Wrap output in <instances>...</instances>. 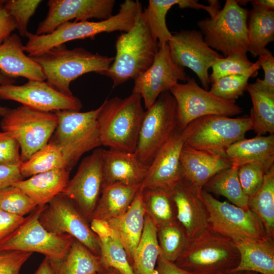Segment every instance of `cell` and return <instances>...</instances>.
Instances as JSON below:
<instances>
[{
    "label": "cell",
    "mask_w": 274,
    "mask_h": 274,
    "mask_svg": "<svg viewBox=\"0 0 274 274\" xmlns=\"http://www.w3.org/2000/svg\"><path fill=\"white\" fill-rule=\"evenodd\" d=\"M139 1L125 0L120 6L118 13L110 18L97 22L84 21L65 22L53 32L38 35L28 32V41L23 50L30 57L40 56L51 49L75 40L90 38L102 32L128 31L142 13Z\"/></svg>",
    "instance_id": "1"
},
{
    "label": "cell",
    "mask_w": 274,
    "mask_h": 274,
    "mask_svg": "<svg viewBox=\"0 0 274 274\" xmlns=\"http://www.w3.org/2000/svg\"><path fill=\"white\" fill-rule=\"evenodd\" d=\"M136 93L106 99L100 106L97 128L101 146L129 153L136 150L145 111Z\"/></svg>",
    "instance_id": "2"
},
{
    "label": "cell",
    "mask_w": 274,
    "mask_h": 274,
    "mask_svg": "<svg viewBox=\"0 0 274 274\" xmlns=\"http://www.w3.org/2000/svg\"><path fill=\"white\" fill-rule=\"evenodd\" d=\"M40 64L48 82L58 91L73 95L71 83L90 72L100 75L108 70L114 57L92 53L82 47L68 49L65 44L31 57Z\"/></svg>",
    "instance_id": "3"
},
{
    "label": "cell",
    "mask_w": 274,
    "mask_h": 274,
    "mask_svg": "<svg viewBox=\"0 0 274 274\" xmlns=\"http://www.w3.org/2000/svg\"><path fill=\"white\" fill-rule=\"evenodd\" d=\"M239 260V252L231 239L207 228L188 240L174 263L190 274H228Z\"/></svg>",
    "instance_id": "4"
},
{
    "label": "cell",
    "mask_w": 274,
    "mask_h": 274,
    "mask_svg": "<svg viewBox=\"0 0 274 274\" xmlns=\"http://www.w3.org/2000/svg\"><path fill=\"white\" fill-rule=\"evenodd\" d=\"M115 47L113 61L102 75L111 79L114 87L134 80L146 71L158 51V41L151 33L142 13L132 27L118 37Z\"/></svg>",
    "instance_id": "5"
},
{
    "label": "cell",
    "mask_w": 274,
    "mask_h": 274,
    "mask_svg": "<svg viewBox=\"0 0 274 274\" xmlns=\"http://www.w3.org/2000/svg\"><path fill=\"white\" fill-rule=\"evenodd\" d=\"M249 11L238 1L227 0L222 10L212 18L198 21L206 43L226 57L233 54L247 55Z\"/></svg>",
    "instance_id": "6"
},
{
    "label": "cell",
    "mask_w": 274,
    "mask_h": 274,
    "mask_svg": "<svg viewBox=\"0 0 274 274\" xmlns=\"http://www.w3.org/2000/svg\"><path fill=\"white\" fill-rule=\"evenodd\" d=\"M100 107L80 112L70 110L55 112L57 127L50 141L60 150L70 172L85 152L101 146L97 128Z\"/></svg>",
    "instance_id": "7"
},
{
    "label": "cell",
    "mask_w": 274,
    "mask_h": 274,
    "mask_svg": "<svg viewBox=\"0 0 274 274\" xmlns=\"http://www.w3.org/2000/svg\"><path fill=\"white\" fill-rule=\"evenodd\" d=\"M2 117V129L18 142L22 162L49 142L58 123L55 112L42 111L24 105L9 109Z\"/></svg>",
    "instance_id": "8"
},
{
    "label": "cell",
    "mask_w": 274,
    "mask_h": 274,
    "mask_svg": "<svg viewBox=\"0 0 274 274\" xmlns=\"http://www.w3.org/2000/svg\"><path fill=\"white\" fill-rule=\"evenodd\" d=\"M189 124L190 132L184 146L224 157L231 145L245 138L246 133L253 129L250 117L209 115Z\"/></svg>",
    "instance_id": "9"
},
{
    "label": "cell",
    "mask_w": 274,
    "mask_h": 274,
    "mask_svg": "<svg viewBox=\"0 0 274 274\" xmlns=\"http://www.w3.org/2000/svg\"><path fill=\"white\" fill-rule=\"evenodd\" d=\"M177 128L176 101L166 91L145 111L135 152L140 161L149 166Z\"/></svg>",
    "instance_id": "10"
},
{
    "label": "cell",
    "mask_w": 274,
    "mask_h": 274,
    "mask_svg": "<svg viewBox=\"0 0 274 274\" xmlns=\"http://www.w3.org/2000/svg\"><path fill=\"white\" fill-rule=\"evenodd\" d=\"M44 206H38L20 226L1 240L0 250L37 252L49 259L62 257L75 238L67 234L50 232L42 226L39 218Z\"/></svg>",
    "instance_id": "11"
},
{
    "label": "cell",
    "mask_w": 274,
    "mask_h": 274,
    "mask_svg": "<svg viewBox=\"0 0 274 274\" xmlns=\"http://www.w3.org/2000/svg\"><path fill=\"white\" fill-rule=\"evenodd\" d=\"M201 194L207 212L209 230L233 242L246 238H269L260 220L250 209L221 201L203 189Z\"/></svg>",
    "instance_id": "12"
},
{
    "label": "cell",
    "mask_w": 274,
    "mask_h": 274,
    "mask_svg": "<svg viewBox=\"0 0 274 274\" xmlns=\"http://www.w3.org/2000/svg\"><path fill=\"white\" fill-rule=\"evenodd\" d=\"M186 83H178L169 89L177 103V128L183 129L193 121L209 115L232 116L243 109L235 100H228L200 87L190 76Z\"/></svg>",
    "instance_id": "13"
},
{
    "label": "cell",
    "mask_w": 274,
    "mask_h": 274,
    "mask_svg": "<svg viewBox=\"0 0 274 274\" xmlns=\"http://www.w3.org/2000/svg\"><path fill=\"white\" fill-rule=\"evenodd\" d=\"M48 231L73 236L96 255L100 253L99 241L88 220L74 203L60 193L42 210L39 218Z\"/></svg>",
    "instance_id": "14"
},
{
    "label": "cell",
    "mask_w": 274,
    "mask_h": 274,
    "mask_svg": "<svg viewBox=\"0 0 274 274\" xmlns=\"http://www.w3.org/2000/svg\"><path fill=\"white\" fill-rule=\"evenodd\" d=\"M167 45L173 60L195 73L203 89L207 90L211 83L209 69L217 59L223 56L206 43L200 31L194 29L172 33Z\"/></svg>",
    "instance_id": "15"
},
{
    "label": "cell",
    "mask_w": 274,
    "mask_h": 274,
    "mask_svg": "<svg viewBox=\"0 0 274 274\" xmlns=\"http://www.w3.org/2000/svg\"><path fill=\"white\" fill-rule=\"evenodd\" d=\"M189 77L184 67L173 60L166 43L159 46L149 67L134 79L132 93L141 96L147 110L162 93L169 90L179 81H186Z\"/></svg>",
    "instance_id": "16"
},
{
    "label": "cell",
    "mask_w": 274,
    "mask_h": 274,
    "mask_svg": "<svg viewBox=\"0 0 274 274\" xmlns=\"http://www.w3.org/2000/svg\"><path fill=\"white\" fill-rule=\"evenodd\" d=\"M102 149L97 148L81 162L78 170L61 193L71 200L90 221L103 184Z\"/></svg>",
    "instance_id": "17"
},
{
    "label": "cell",
    "mask_w": 274,
    "mask_h": 274,
    "mask_svg": "<svg viewBox=\"0 0 274 274\" xmlns=\"http://www.w3.org/2000/svg\"><path fill=\"white\" fill-rule=\"evenodd\" d=\"M0 98L16 101L22 105L48 112L80 111L82 108L78 98L64 94L43 81L28 80L22 85H1Z\"/></svg>",
    "instance_id": "18"
},
{
    "label": "cell",
    "mask_w": 274,
    "mask_h": 274,
    "mask_svg": "<svg viewBox=\"0 0 274 274\" xmlns=\"http://www.w3.org/2000/svg\"><path fill=\"white\" fill-rule=\"evenodd\" d=\"M190 125L177 128L158 151L149 167L140 189H160L170 191L182 179L180 158L190 132Z\"/></svg>",
    "instance_id": "19"
},
{
    "label": "cell",
    "mask_w": 274,
    "mask_h": 274,
    "mask_svg": "<svg viewBox=\"0 0 274 274\" xmlns=\"http://www.w3.org/2000/svg\"><path fill=\"white\" fill-rule=\"evenodd\" d=\"M115 3L114 0H49L47 15L39 24L36 34L50 33L73 19L75 21L91 18L107 19L113 16Z\"/></svg>",
    "instance_id": "20"
},
{
    "label": "cell",
    "mask_w": 274,
    "mask_h": 274,
    "mask_svg": "<svg viewBox=\"0 0 274 274\" xmlns=\"http://www.w3.org/2000/svg\"><path fill=\"white\" fill-rule=\"evenodd\" d=\"M202 190L182 178L170 191L176 207L177 220L184 228L189 239L208 228V215L201 197Z\"/></svg>",
    "instance_id": "21"
},
{
    "label": "cell",
    "mask_w": 274,
    "mask_h": 274,
    "mask_svg": "<svg viewBox=\"0 0 274 274\" xmlns=\"http://www.w3.org/2000/svg\"><path fill=\"white\" fill-rule=\"evenodd\" d=\"M149 167L140 161L135 153L102 149V185L120 183L128 186L141 185Z\"/></svg>",
    "instance_id": "22"
},
{
    "label": "cell",
    "mask_w": 274,
    "mask_h": 274,
    "mask_svg": "<svg viewBox=\"0 0 274 274\" xmlns=\"http://www.w3.org/2000/svg\"><path fill=\"white\" fill-rule=\"evenodd\" d=\"M180 162L182 178L200 190L216 174L231 166L224 157L185 146Z\"/></svg>",
    "instance_id": "23"
},
{
    "label": "cell",
    "mask_w": 274,
    "mask_h": 274,
    "mask_svg": "<svg viewBox=\"0 0 274 274\" xmlns=\"http://www.w3.org/2000/svg\"><path fill=\"white\" fill-rule=\"evenodd\" d=\"M145 217L143 192L140 189L124 214L106 222L126 250L131 264L142 235Z\"/></svg>",
    "instance_id": "24"
},
{
    "label": "cell",
    "mask_w": 274,
    "mask_h": 274,
    "mask_svg": "<svg viewBox=\"0 0 274 274\" xmlns=\"http://www.w3.org/2000/svg\"><path fill=\"white\" fill-rule=\"evenodd\" d=\"M19 35L12 33L0 44V71L15 78L24 77L28 80H46L42 67L27 55Z\"/></svg>",
    "instance_id": "25"
},
{
    "label": "cell",
    "mask_w": 274,
    "mask_h": 274,
    "mask_svg": "<svg viewBox=\"0 0 274 274\" xmlns=\"http://www.w3.org/2000/svg\"><path fill=\"white\" fill-rule=\"evenodd\" d=\"M224 158L231 166L237 168L252 162L270 167L274 164V135H257L238 140L226 150Z\"/></svg>",
    "instance_id": "26"
},
{
    "label": "cell",
    "mask_w": 274,
    "mask_h": 274,
    "mask_svg": "<svg viewBox=\"0 0 274 274\" xmlns=\"http://www.w3.org/2000/svg\"><path fill=\"white\" fill-rule=\"evenodd\" d=\"M233 242L239 252L240 260L233 272L274 274L273 239L246 238Z\"/></svg>",
    "instance_id": "27"
},
{
    "label": "cell",
    "mask_w": 274,
    "mask_h": 274,
    "mask_svg": "<svg viewBox=\"0 0 274 274\" xmlns=\"http://www.w3.org/2000/svg\"><path fill=\"white\" fill-rule=\"evenodd\" d=\"M70 172L65 168L54 169L33 175L12 185L21 189L37 206H44L62 192L69 180Z\"/></svg>",
    "instance_id": "28"
},
{
    "label": "cell",
    "mask_w": 274,
    "mask_h": 274,
    "mask_svg": "<svg viewBox=\"0 0 274 274\" xmlns=\"http://www.w3.org/2000/svg\"><path fill=\"white\" fill-rule=\"evenodd\" d=\"M141 185L120 183L103 184L100 197L90 220L107 222L124 214L129 208Z\"/></svg>",
    "instance_id": "29"
},
{
    "label": "cell",
    "mask_w": 274,
    "mask_h": 274,
    "mask_svg": "<svg viewBox=\"0 0 274 274\" xmlns=\"http://www.w3.org/2000/svg\"><path fill=\"white\" fill-rule=\"evenodd\" d=\"M90 226L98 238L99 256L103 269L113 268L122 274H134L126 250L107 223L94 219L90 221Z\"/></svg>",
    "instance_id": "30"
},
{
    "label": "cell",
    "mask_w": 274,
    "mask_h": 274,
    "mask_svg": "<svg viewBox=\"0 0 274 274\" xmlns=\"http://www.w3.org/2000/svg\"><path fill=\"white\" fill-rule=\"evenodd\" d=\"M49 261L56 274H96L104 270L99 256L76 239L62 257Z\"/></svg>",
    "instance_id": "31"
},
{
    "label": "cell",
    "mask_w": 274,
    "mask_h": 274,
    "mask_svg": "<svg viewBox=\"0 0 274 274\" xmlns=\"http://www.w3.org/2000/svg\"><path fill=\"white\" fill-rule=\"evenodd\" d=\"M247 90L250 94L253 106L250 118L252 130L258 135L274 133V93L262 87L256 82L248 84Z\"/></svg>",
    "instance_id": "32"
},
{
    "label": "cell",
    "mask_w": 274,
    "mask_h": 274,
    "mask_svg": "<svg viewBox=\"0 0 274 274\" xmlns=\"http://www.w3.org/2000/svg\"><path fill=\"white\" fill-rule=\"evenodd\" d=\"M247 31L248 52L257 57L274 40V10L253 8L249 11Z\"/></svg>",
    "instance_id": "33"
},
{
    "label": "cell",
    "mask_w": 274,
    "mask_h": 274,
    "mask_svg": "<svg viewBox=\"0 0 274 274\" xmlns=\"http://www.w3.org/2000/svg\"><path fill=\"white\" fill-rule=\"evenodd\" d=\"M157 231L156 226L146 215L142 235L131 262L134 274H158L156 265L160 249Z\"/></svg>",
    "instance_id": "34"
},
{
    "label": "cell",
    "mask_w": 274,
    "mask_h": 274,
    "mask_svg": "<svg viewBox=\"0 0 274 274\" xmlns=\"http://www.w3.org/2000/svg\"><path fill=\"white\" fill-rule=\"evenodd\" d=\"M249 209L261 222L268 237L274 238V164L265 173L259 189L248 199Z\"/></svg>",
    "instance_id": "35"
},
{
    "label": "cell",
    "mask_w": 274,
    "mask_h": 274,
    "mask_svg": "<svg viewBox=\"0 0 274 274\" xmlns=\"http://www.w3.org/2000/svg\"><path fill=\"white\" fill-rule=\"evenodd\" d=\"M189 0H149L147 7L142 12L143 17L159 46L170 40L172 33L168 29L166 16L175 5L181 9L188 8Z\"/></svg>",
    "instance_id": "36"
},
{
    "label": "cell",
    "mask_w": 274,
    "mask_h": 274,
    "mask_svg": "<svg viewBox=\"0 0 274 274\" xmlns=\"http://www.w3.org/2000/svg\"><path fill=\"white\" fill-rule=\"evenodd\" d=\"M238 168L231 166L214 176L202 189L209 193L227 198L234 205L245 210H249V197L241 187L238 177Z\"/></svg>",
    "instance_id": "37"
},
{
    "label": "cell",
    "mask_w": 274,
    "mask_h": 274,
    "mask_svg": "<svg viewBox=\"0 0 274 274\" xmlns=\"http://www.w3.org/2000/svg\"><path fill=\"white\" fill-rule=\"evenodd\" d=\"M141 190L146 215L157 228L177 220L176 207L170 191L160 189Z\"/></svg>",
    "instance_id": "38"
},
{
    "label": "cell",
    "mask_w": 274,
    "mask_h": 274,
    "mask_svg": "<svg viewBox=\"0 0 274 274\" xmlns=\"http://www.w3.org/2000/svg\"><path fill=\"white\" fill-rule=\"evenodd\" d=\"M60 168L67 169L66 162L60 150L51 141L20 165L23 178Z\"/></svg>",
    "instance_id": "39"
},
{
    "label": "cell",
    "mask_w": 274,
    "mask_h": 274,
    "mask_svg": "<svg viewBox=\"0 0 274 274\" xmlns=\"http://www.w3.org/2000/svg\"><path fill=\"white\" fill-rule=\"evenodd\" d=\"M157 229L160 255L175 262L189 239L184 228L175 220Z\"/></svg>",
    "instance_id": "40"
},
{
    "label": "cell",
    "mask_w": 274,
    "mask_h": 274,
    "mask_svg": "<svg viewBox=\"0 0 274 274\" xmlns=\"http://www.w3.org/2000/svg\"><path fill=\"white\" fill-rule=\"evenodd\" d=\"M212 73L209 75L210 83L227 76L252 74L256 76L260 66L258 61L253 63L247 55L233 54L217 59L211 66Z\"/></svg>",
    "instance_id": "41"
},
{
    "label": "cell",
    "mask_w": 274,
    "mask_h": 274,
    "mask_svg": "<svg viewBox=\"0 0 274 274\" xmlns=\"http://www.w3.org/2000/svg\"><path fill=\"white\" fill-rule=\"evenodd\" d=\"M37 207L25 193L15 186L0 190V209L3 211L24 217Z\"/></svg>",
    "instance_id": "42"
},
{
    "label": "cell",
    "mask_w": 274,
    "mask_h": 274,
    "mask_svg": "<svg viewBox=\"0 0 274 274\" xmlns=\"http://www.w3.org/2000/svg\"><path fill=\"white\" fill-rule=\"evenodd\" d=\"M252 74H236L222 77L212 83L210 91L215 95L228 100H235L247 90Z\"/></svg>",
    "instance_id": "43"
},
{
    "label": "cell",
    "mask_w": 274,
    "mask_h": 274,
    "mask_svg": "<svg viewBox=\"0 0 274 274\" xmlns=\"http://www.w3.org/2000/svg\"><path fill=\"white\" fill-rule=\"evenodd\" d=\"M42 2L41 0L6 1L5 9L14 19L16 29L20 36H26L29 32L27 30L29 21Z\"/></svg>",
    "instance_id": "44"
},
{
    "label": "cell",
    "mask_w": 274,
    "mask_h": 274,
    "mask_svg": "<svg viewBox=\"0 0 274 274\" xmlns=\"http://www.w3.org/2000/svg\"><path fill=\"white\" fill-rule=\"evenodd\" d=\"M270 167L261 163L252 162L238 167V179L243 191L248 197L261 187L265 173Z\"/></svg>",
    "instance_id": "45"
},
{
    "label": "cell",
    "mask_w": 274,
    "mask_h": 274,
    "mask_svg": "<svg viewBox=\"0 0 274 274\" xmlns=\"http://www.w3.org/2000/svg\"><path fill=\"white\" fill-rule=\"evenodd\" d=\"M21 163L18 142L9 133L0 131V164H20Z\"/></svg>",
    "instance_id": "46"
},
{
    "label": "cell",
    "mask_w": 274,
    "mask_h": 274,
    "mask_svg": "<svg viewBox=\"0 0 274 274\" xmlns=\"http://www.w3.org/2000/svg\"><path fill=\"white\" fill-rule=\"evenodd\" d=\"M32 254L17 250H0V274H19L21 267Z\"/></svg>",
    "instance_id": "47"
},
{
    "label": "cell",
    "mask_w": 274,
    "mask_h": 274,
    "mask_svg": "<svg viewBox=\"0 0 274 274\" xmlns=\"http://www.w3.org/2000/svg\"><path fill=\"white\" fill-rule=\"evenodd\" d=\"M258 57L260 67L264 72L263 80L257 79L255 81L262 87L274 93V57L267 48Z\"/></svg>",
    "instance_id": "48"
},
{
    "label": "cell",
    "mask_w": 274,
    "mask_h": 274,
    "mask_svg": "<svg viewBox=\"0 0 274 274\" xmlns=\"http://www.w3.org/2000/svg\"><path fill=\"white\" fill-rule=\"evenodd\" d=\"M25 219L24 217L12 214L0 209V241L15 231Z\"/></svg>",
    "instance_id": "49"
},
{
    "label": "cell",
    "mask_w": 274,
    "mask_h": 274,
    "mask_svg": "<svg viewBox=\"0 0 274 274\" xmlns=\"http://www.w3.org/2000/svg\"><path fill=\"white\" fill-rule=\"evenodd\" d=\"M20 164H0V190L23 179L20 171Z\"/></svg>",
    "instance_id": "50"
},
{
    "label": "cell",
    "mask_w": 274,
    "mask_h": 274,
    "mask_svg": "<svg viewBox=\"0 0 274 274\" xmlns=\"http://www.w3.org/2000/svg\"><path fill=\"white\" fill-rule=\"evenodd\" d=\"M5 2L6 1L0 0V44L16 29L14 19L5 9Z\"/></svg>",
    "instance_id": "51"
},
{
    "label": "cell",
    "mask_w": 274,
    "mask_h": 274,
    "mask_svg": "<svg viewBox=\"0 0 274 274\" xmlns=\"http://www.w3.org/2000/svg\"><path fill=\"white\" fill-rule=\"evenodd\" d=\"M156 270L158 274H190L179 267L174 262L165 260L160 254L157 263Z\"/></svg>",
    "instance_id": "52"
},
{
    "label": "cell",
    "mask_w": 274,
    "mask_h": 274,
    "mask_svg": "<svg viewBox=\"0 0 274 274\" xmlns=\"http://www.w3.org/2000/svg\"><path fill=\"white\" fill-rule=\"evenodd\" d=\"M34 274H56L49 259L45 257Z\"/></svg>",
    "instance_id": "53"
},
{
    "label": "cell",
    "mask_w": 274,
    "mask_h": 274,
    "mask_svg": "<svg viewBox=\"0 0 274 274\" xmlns=\"http://www.w3.org/2000/svg\"><path fill=\"white\" fill-rule=\"evenodd\" d=\"M249 2H250L252 5L253 8L274 10L273 0H254L250 1Z\"/></svg>",
    "instance_id": "54"
},
{
    "label": "cell",
    "mask_w": 274,
    "mask_h": 274,
    "mask_svg": "<svg viewBox=\"0 0 274 274\" xmlns=\"http://www.w3.org/2000/svg\"><path fill=\"white\" fill-rule=\"evenodd\" d=\"M15 82L14 78H11L0 71V86L7 84H13Z\"/></svg>",
    "instance_id": "55"
},
{
    "label": "cell",
    "mask_w": 274,
    "mask_h": 274,
    "mask_svg": "<svg viewBox=\"0 0 274 274\" xmlns=\"http://www.w3.org/2000/svg\"><path fill=\"white\" fill-rule=\"evenodd\" d=\"M96 274H122L117 270L113 268H109L108 269L102 270Z\"/></svg>",
    "instance_id": "56"
},
{
    "label": "cell",
    "mask_w": 274,
    "mask_h": 274,
    "mask_svg": "<svg viewBox=\"0 0 274 274\" xmlns=\"http://www.w3.org/2000/svg\"><path fill=\"white\" fill-rule=\"evenodd\" d=\"M9 108L0 106V116H4Z\"/></svg>",
    "instance_id": "57"
},
{
    "label": "cell",
    "mask_w": 274,
    "mask_h": 274,
    "mask_svg": "<svg viewBox=\"0 0 274 274\" xmlns=\"http://www.w3.org/2000/svg\"><path fill=\"white\" fill-rule=\"evenodd\" d=\"M228 274H245L244 271L232 272Z\"/></svg>",
    "instance_id": "58"
},
{
    "label": "cell",
    "mask_w": 274,
    "mask_h": 274,
    "mask_svg": "<svg viewBox=\"0 0 274 274\" xmlns=\"http://www.w3.org/2000/svg\"><path fill=\"white\" fill-rule=\"evenodd\" d=\"M245 274H259L258 273L252 271H245Z\"/></svg>",
    "instance_id": "59"
}]
</instances>
